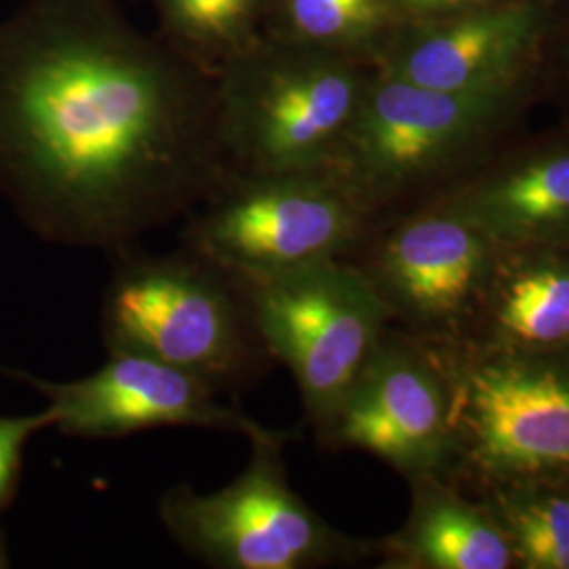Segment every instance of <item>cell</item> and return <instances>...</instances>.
Returning a JSON list of instances; mask_svg holds the SVG:
<instances>
[{
	"label": "cell",
	"instance_id": "7",
	"mask_svg": "<svg viewBox=\"0 0 569 569\" xmlns=\"http://www.w3.org/2000/svg\"><path fill=\"white\" fill-rule=\"evenodd\" d=\"M448 378V376H446ZM456 449L498 483L569 472V357L502 346L448 382Z\"/></svg>",
	"mask_w": 569,
	"mask_h": 569
},
{
	"label": "cell",
	"instance_id": "20",
	"mask_svg": "<svg viewBox=\"0 0 569 569\" xmlns=\"http://www.w3.org/2000/svg\"><path fill=\"white\" fill-rule=\"evenodd\" d=\"M409 7L418 9H432V7H449V4H460V2H470V0H403Z\"/></svg>",
	"mask_w": 569,
	"mask_h": 569
},
{
	"label": "cell",
	"instance_id": "8",
	"mask_svg": "<svg viewBox=\"0 0 569 569\" xmlns=\"http://www.w3.org/2000/svg\"><path fill=\"white\" fill-rule=\"evenodd\" d=\"M509 91H439L380 77L329 169L371 213L488 129Z\"/></svg>",
	"mask_w": 569,
	"mask_h": 569
},
{
	"label": "cell",
	"instance_id": "21",
	"mask_svg": "<svg viewBox=\"0 0 569 569\" xmlns=\"http://www.w3.org/2000/svg\"><path fill=\"white\" fill-rule=\"evenodd\" d=\"M4 566H7V555H4L2 542H0V568H4Z\"/></svg>",
	"mask_w": 569,
	"mask_h": 569
},
{
	"label": "cell",
	"instance_id": "1",
	"mask_svg": "<svg viewBox=\"0 0 569 569\" xmlns=\"http://www.w3.org/2000/svg\"><path fill=\"white\" fill-rule=\"evenodd\" d=\"M0 171L49 239L127 251L232 173L213 72L114 0H47L0 44Z\"/></svg>",
	"mask_w": 569,
	"mask_h": 569
},
{
	"label": "cell",
	"instance_id": "6",
	"mask_svg": "<svg viewBox=\"0 0 569 569\" xmlns=\"http://www.w3.org/2000/svg\"><path fill=\"white\" fill-rule=\"evenodd\" d=\"M287 441H251L249 465L226 488L167 489L159 519L176 545L216 569H305L366 555L369 545L336 531L291 489Z\"/></svg>",
	"mask_w": 569,
	"mask_h": 569
},
{
	"label": "cell",
	"instance_id": "10",
	"mask_svg": "<svg viewBox=\"0 0 569 569\" xmlns=\"http://www.w3.org/2000/svg\"><path fill=\"white\" fill-rule=\"evenodd\" d=\"M448 378L397 336L380 340L321 439L361 449L413 481L458 453Z\"/></svg>",
	"mask_w": 569,
	"mask_h": 569
},
{
	"label": "cell",
	"instance_id": "9",
	"mask_svg": "<svg viewBox=\"0 0 569 569\" xmlns=\"http://www.w3.org/2000/svg\"><path fill=\"white\" fill-rule=\"evenodd\" d=\"M9 371L47 397L53 428L79 439H119L150 428H209L243 435L251 441L291 439L264 427L237 403H222L218 390L201 378L136 352H108L98 371L49 382L23 371Z\"/></svg>",
	"mask_w": 569,
	"mask_h": 569
},
{
	"label": "cell",
	"instance_id": "13",
	"mask_svg": "<svg viewBox=\"0 0 569 569\" xmlns=\"http://www.w3.org/2000/svg\"><path fill=\"white\" fill-rule=\"evenodd\" d=\"M448 209L460 213L498 251H566L569 249V150L531 159L479 183Z\"/></svg>",
	"mask_w": 569,
	"mask_h": 569
},
{
	"label": "cell",
	"instance_id": "15",
	"mask_svg": "<svg viewBox=\"0 0 569 569\" xmlns=\"http://www.w3.org/2000/svg\"><path fill=\"white\" fill-rule=\"evenodd\" d=\"M493 264L491 317L502 346L540 352L569 350V256L559 249L512 251Z\"/></svg>",
	"mask_w": 569,
	"mask_h": 569
},
{
	"label": "cell",
	"instance_id": "17",
	"mask_svg": "<svg viewBox=\"0 0 569 569\" xmlns=\"http://www.w3.org/2000/svg\"><path fill=\"white\" fill-rule=\"evenodd\" d=\"M270 0H157L164 23L204 58L230 60L260 41L256 37Z\"/></svg>",
	"mask_w": 569,
	"mask_h": 569
},
{
	"label": "cell",
	"instance_id": "22",
	"mask_svg": "<svg viewBox=\"0 0 569 569\" xmlns=\"http://www.w3.org/2000/svg\"><path fill=\"white\" fill-rule=\"evenodd\" d=\"M563 493H566V498H568V502H569V486H568V488L563 489Z\"/></svg>",
	"mask_w": 569,
	"mask_h": 569
},
{
	"label": "cell",
	"instance_id": "18",
	"mask_svg": "<svg viewBox=\"0 0 569 569\" xmlns=\"http://www.w3.org/2000/svg\"><path fill=\"white\" fill-rule=\"evenodd\" d=\"M291 37L302 44L363 41L387 20L385 0H283Z\"/></svg>",
	"mask_w": 569,
	"mask_h": 569
},
{
	"label": "cell",
	"instance_id": "16",
	"mask_svg": "<svg viewBox=\"0 0 569 569\" xmlns=\"http://www.w3.org/2000/svg\"><path fill=\"white\" fill-rule=\"evenodd\" d=\"M521 568L569 569V502L536 481L502 483L491 512Z\"/></svg>",
	"mask_w": 569,
	"mask_h": 569
},
{
	"label": "cell",
	"instance_id": "3",
	"mask_svg": "<svg viewBox=\"0 0 569 569\" xmlns=\"http://www.w3.org/2000/svg\"><path fill=\"white\" fill-rule=\"evenodd\" d=\"M213 79L226 163L244 176L329 169L367 87L342 61L262 41Z\"/></svg>",
	"mask_w": 569,
	"mask_h": 569
},
{
	"label": "cell",
	"instance_id": "14",
	"mask_svg": "<svg viewBox=\"0 0 569 569\" xmlns=\"http://www.w3.org/2000/svg\"><path fill=\"white\" fill-rule=\"evenodd\" d=\"M392 568L507 569L515 555L493 515H486L446 489L416 481L406 528L387 540Z\"/></svg>",
	"mask_w": 569,
	"mask_h": 569
},
{
	"label": "cell",
	"instance_id": "19",
	"mask_svg": "<svg viewBox=\"0 0 569 569\" xmlns=\"http://www.w3.org/2000/svg\"><path fill=\"white\" fill-rule=\"evenodd\" d=\"M53 422L56 418L49 407L32 416H0V509L9 502L13 486L18 481L23 446L34 432L53 427Z\"/></svg>",
	"mask_w": 569,
	"mask_h": 569
},
{
	"label": "cell",
	"instance_id": "12",
	"mask_svg": "<svg viewBox=\"0 0 569 569\" xmlns=\"http://www.w3.org/2000/svg\"><path fill=\"white\" fill-rule=\"evenodd\" d=\"M533 4H509L406 42L385 77L439 91H509L538 26Z\"/></svg>",
	"mask_w": 569,
	"mask_h": 569
},
{
	"label": "cell",
	"instance_id": "4",
	"mask_svg": "<svg viewBox=\"0 0 569 569\" xmlns=\"http://www.w3.org/2000/svg\"><path fill=\"white\" fill-rule=\"evenodd\" d=\"M232 279L268 355L291 371L306 418L321 437L387 333V302L350 260Z\"/></svg>",
	"mask_w": 569,
	"mask_h": 569
},
{
	"label": "cell",
	"instance_id": "5",
	"mask_svg": "<svg viewBox=\"0 0 569 569\" xmlns=\"http://www.w3.org/2000/svg\"><path fill=\"white\" fill-rule=\"evenodd\" d=\"M369 211L331 169L230 173L186 216L182 241L232 277L346 260L366 243Z\"/></svg>",
	"mask_w": 569,
	"mask_h": 569
},
{
	"label": "cell",
	"instance_id": "11",
	"mask_svg": "<svg viewBox=\"0 0 569 569\" xmlns=\"http://www.w3.org/2000/svg\"><path fill=\"white\" fill-rule=\"evenodd\" d=\"M498 249L460 213L403 218L378 234L357 264L380 291L388 310L411 327L446 326L488 287Z\"/></svg>",
	"mask_w": 569,
	"mask_h": 569
},
{
	"label": "cell",
	"instance_id": "2",
	"mask_svg": "<svg viewBox=\"0 0 569 569\" xmlns=\"http://www.w3.org/2000/svg\"><path fill=\"white\" fill-rule=\"evenodd\" d=\"M106 289L108 352H136L239 392L272 363L237 281L194 251L119 253Z\"/></svg>",
	"mask_w": 569,
	"mask_h": 569
}]
</instances>
